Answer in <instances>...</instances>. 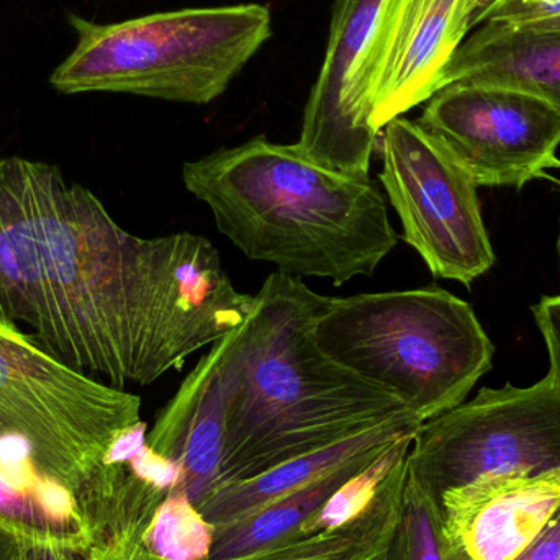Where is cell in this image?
Segmentation results:
<instances>
[{"label": "cell", "instance_id": "21", "mask_svg": "<svg viewBox=\"0 0 560 560\" xmlns=\"http://www.w3.org/2000/svg\"><path fill=\"white\" fill-rule=\"evenodd\" d=\"M560 19V0H482L476 28L483 23L529 26Z\"/></svg>", "mask_w": 560, "mask_h": 560}, {"label": "cell", "instance_id": "8", "mask_svg": "<svg viewBox=\"0 0 560 560\" xmlns=\"http://www.w3.org/2000/svg\"><path fill=\"white\" fill-rule=\"evenodd\" d=\"M141 421L138 395L68 368L22 329L0 326V428L101 470L118 438Z\"/></svg>", "mask_w": 560, "mask_h": 560}, {"label": "cell", "instance_id": "20", "mask_svg": "<svg viewBox=\"0 0 560 560\" xmlns=\"http://www.w3.org/2000/svg\"><path fill=\"white\" fill-rule=\"evenodd\" d=\"M413 440L415 438H407V440L400 441L381 459L375 460L371 467L362 470L358 476L351 477L296 532H325V529L339 528L351 520L358 518L372 505L382 483L390 476L392 470L407 459Z\"/></svg>", "mask_w": 560, "mask_h": 560}, {"label": "cell", "instance_id": "28", "mask_svg": "<svg viewBox=\"0 0 560 560\" xmlns=\"http://www.w3.org/2000/svg\"><path fill=\"white\" fill-rule=\"evenodd\" d=\"M558 258H559V275H560V230L558 236Z\"/></svg>", "mask_w": 560, "mask_h": 560}, {"label": "cell", "instance_id": "25", "mask_svg": "<svg viewBox=\"0 0 560 560\" xmlns=\"http://www.w3.org/2000/svg\"><path fill=\"white\" fill-rule=\"evenodd\" d=\"M23 545L19 536L0 525V560H22Z\"/></svg>", "mask_w": 560, "mask_h": 560}, {"label": "cell", "instance_id": "16", "mask_svg": "<svg viewBox=\"0 0 560 560\" xmlns=\"http://www.w3.org/2000/svg\"><path fill=\"white\" fill-rule=\"evenodd\" d=\"M405 480L407 459L392 470L372 505L346 525L325 532H293L258 551L219 560H382L397 528ZM117 552L124 560H158L143 555Z\"/></svg>", "mask_w": 560, "mask_h": 560}, {"label": "cell", "instance_id": "12", "mask_svg": "<svg viewBox=\"0 0 560 560\" xmlns=\"http://www.w3.org/2000/svg\"><path fill=\"white\" fill-rule=\"evenodd\" d=\"M387 0H335L318 78L303 110L295 148L319 166L369 177L355 150L348 101Z\"/></svg>", "mask_w": 560, "mask_h": 560}, {"label": "cell", "instance_id": "7", "mask_svg": "<svg viewBox=\"0 0 560 560\" xmlns=\"http://www.w3.org/2000/svg\"><path fill=\"white\" fill-rule=\"evenodd\" d=\"M378 174L400 217L404 240L434 278L470 285L495 265L477 186L451 154L410 118L397 117L377 141Z\"/></svg>", "mask_w": 560, "mask_h": 560}, {"label": "cell", "instance_id": "22", "mask_svg": "<svg viewBox=\"0 0 560 560\" xmlns=\"http://www.w3.org/2000/svg\"><path fill=\"white\" fill-rule=\"evenodd\" d=\"M536 325L545 339L549 372L560 381V295H546L533 306Z\"/></svg>", "mask_w": 560, "mask_h": 560}, {"label": "cell", "instance_id": "15", "mask_svg": "<svg viewBox=\"0 0 560 560\" xmlns=\"http://www.w3.org/2000/svg\"><path fill=\"white\" fill-rule=\"evenodd\" d=\"M423 421L411 411L398 415L371 430L339 441L325 450L287 460L252 479L226 483L213 490L197 509L213 529L225 528L255 515L276 500L308 486L313 480L339 469L362 454L417 436Z\"/></svg>", "mask_w": 560, "mask_h": 560}, {"label": "cell", "instance_id": "11", "mask_svg": "<svg viewBox=\"0 0 560 560\" xmlns=\"http://www.w3.org/2000/svg\"><path fill=\"white\" fill-rule=\"evenodd\" d=\"M446 560H515L560 513V470L483 477L441 497Z\"/></svg>", "mask_w": 560, "mask_h": 560}, {"label": "cell", "instance_id": "18", "mask_svg": "<svg viewBox=\"0 0 560 560\" xmlns=\"http://www.w3.org/2000/svg\"><path fill=\"white\" fill-rule=\"evenodd\" d=\"M213 533V526L186 492L176 489L161 503L138 546L114 549L158 560H207L212 552Z\"/></svg>", "mask_w": 560, "mask_h": 560}, {"label": "cell", "instance_id": "3", "mask_svg": "<svg viewBox=\"0 0 560 560\" xmlns=\"http://www.w3.org/2000/svg\"><path fill=\"white\" fill-rule=\"evenodd\" d=\"M186 189L246 258L336 287L372 276L397 246L371 177L313 163L295 144L255 137L183 166Z\"/></svg>", "mask_w": 560, "mask_h": 560}, {"label": "cell", "instance_id": "19", "mask_svg": "<svg viewBox=\"0 0 560 560\" xmlns=\"http://www.w3.org/2000/svg\"><path fill=\"white\" fill-rule=\"evenodd\" d=\"M382 560H446L440 505L408 470L397 528Z\"/></svg>", "mask_w": 560, "mask_h": 560}, {"label": "cell", "instance_id": "17", "mask_svg": "<svg viewBox=\"0 0 560 560\" xmlns=\"http://www.w3.org/2000/svg\"><path fill=\"white\" fill-rule=\"evenodd\" d=\"M397 443L362 454L339 469L313 480L308 486L276 500L275 503L259 510L243 522L215 529L209 559L238 558V556L249 555V552L258 551L266 546L275 545L279 539L292 535L331 499L332 493L339 487L345 486L351 477L358 476L359 472L371 467Z\"/></svg>", "mask_w": 560, "mask_h": 560}, {"label": "cell", "instance_id": "24", "mask_svg": "<svg viewBox=\"0 0 560 560\" xmlns=\"http://www.w3.org/2000/svg\"><path fill=\"white\" fill-rule=\"evenodd\" d=\"M22 560H92V556L65 546L25 542Z\"/></svg>", "mask_w": 560, "mask_h": 560}, {"label": "cell", "instance_id": "13", "mask_svg": "<svg viewBox=\"0 0 560 560\" xmlns=\"http://www.w3.org/2000/svg\"><path fill=\"white\" fill-rule=\"evenodd\" d=\"M148 446L177 460L184 479L179 489L199 506L219 489L225 417L220 390L219 349H212L184 378L177 394L147 433Z\"/></svg>", "mask_w": 560, "mask_h": 560}, {"label": "cell", "instance_id": "27", "mask_svg": "<svg viewBox=\"0 0 560 560\" xmlns=\"http://www.w3.org/2000/svg\"><path fill=\"white\" fill-rule=\"evenodd\" d=\"M528 28L560 30V19L548 20V22L536 23V25H529Z\"/></svg>", "mask_w": 560, "mask_h": 560}, {"label": "cell", "instance_id": "5", "mask_svg": "<svg viewBox=\"0 0 560 560\" xmlns=\"http://www.w3.org/2000/svg\"><path fill=\"white\" fill-rule=\"evenodd\" d=\"M78 36L49 84L59 94H131L207 105L272 36L262 3L197 7L97 23L71 13Z\"/></svg>", "mask_w": 560, "mask_h": 560}, {"label": "cell", "instance_id": "4", "mask_svg": "<svg viewBox=\"0 0 560 560\" xmlns=\"http://www.w3.org/2000/svg\"><path fill=\"white\" fill-rule=\"evenodd\" d=\"M313 338L323 354L423 423L466 401L495 355L470 303L434 285L329 296Z\"/></svg>", "mask_w": 560, "mask_h": 560}, {"label": "cell", "instance_id": "23", "mask_svg": "<svg viewBox=\"0 0 560 560\" xmlns=\"http://www.w3.org/2000/svg\"><path fill=\"white\" fill-rule=\"evenodd\" d=\"M515 560H560V513Z\"/></svg>", "mask_w": 560, "mask_h": 560}, {"label": "cell", "instance_id": "6", "mask_svg": "<svg viewBox=\"0 0 560 560\" xmlns=\"http://www.w3.org/2000/svg\"><path fill=\"white\" fill-rule=\"evenodd\" d=\"M407 470L436 502L483 477L560 470V381L486 387L421 424Z\"/></svg>", "mask_w": 560, "mask_h": 560}, {"label": "cell", "instance_id": "9", "mask_svg": "<svg viewBox=\"0 0 560 560\" xmlns=\"http://www.w3.org/2000/svg\"><path fill=\"white\" fill-rule=\"evenodd\" d=\"M482 0H387L349 92L355 150L371 170L382 128L427 104L476 28Z\"/></svg>", "mask_w": 560, "mask_h": 560}, {"label": "cell", "instance_id": "14", "mask_svg": "<svg viewBox=\"0 0 560 560\" xmlns=\"http://www.w3.org/2000/svg\"><path fill=\"white\" fill-rule=\"evenodd\" d=\"M453 82L516 89L560 112V30L483 23L451 59L441 89Z\"/></svg>", "mask_w": 560, "mask_h": 560}, {"label": "cell", "instance_id": "1", "mask_svg": "<svg viewBox=\"0 0 560 560\" xmlns=\"http://www.w3.org/2000/svg\"><path fill=\"white\" fill-rule=\"evenodd\" d=\"M215 246L140 238L55 164L0 160V326L112 387L151 385L252 312Z\"/></svg>", "mask_w": 560, "mask_h": 560}, {"label": "cell", "instance_id": "10", "mask_svg": "<svg viewBox=\"0 0 560 560\" xmlns=\"http://www.w3.org/2000/svg\"><path fill=\"white\" fill-rule=\"evenodd\" d=\"M417 121L477 187H522L560 167V112L516 89L453 82Z\"/></svg>", "mask_w": 560, "mask_h": 560}, {"label": "cell", "instance_id": "2", "mask_svg": "<svg viewBox=\"0 0 560 560\" xmlns=\"http://www.w3.org/2000/svg\"><path fill=\"white\" fill-rule=\"evenodd\" d=\"M328 299L272 272L242 325L215 342L225 417L219 487L407 413L394 395L319 351L313 326Z\"/></svg>", "mask_w": 560, "mask_h": 560}, {"label": "cell", "instance_id": "26", "mask_svg": "<svg viewBox=\"0 0 560 560\" xmlns=\"http://www.w3.org/2000/svg\"><path fill=\"white\" fill-rule=\"evenodd\" d=\"M92 560H124L117 551L112 548H102L92 552Z\"/></svg>", "mask_w": 560, "mask_h": 560}]
</instances>
